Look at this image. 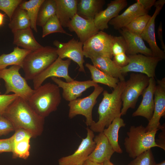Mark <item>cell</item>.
Segmentation results:
<instances>
[{
  "label": "cell",
  "mask_w": 165,
  "mask_h": 165,
  "mask_svg": "<svg viewBox=\"0 0 165 165\" xmlns=\"http://www.w3.org/2000/svg\"><path fill=\"white\" fill-rule=\"evenodd\" d=\"M21 68L20 66L15 65L0 71V78L5 82V94L13 92L28 101L34 89L29 86L26 79L20 73Z\"/></svg>",
  "instance_id": "obj_7"
},
{
  "label": "cell",
  "mask_w": 165,
  "mask_h": 165,
  "mask_svg": "<svg viewBox=\"0 0 165 165\" xmlns=\"http://www.w3.org/2000/svg\"><path fill=\"white\" fill-rule=\"evenodd\" d=\"M12 33L13 35V44L17 46L31 51H36L43 47L35 38L30 27Z\"/></svg>",
  "instance_id": "obj_24"
},
{
  "label": "cell",
  "mask_w": 165,
  "mask_h": 165,
  "mask_svg": "<svg viewBox=\"0 0 165 165\" xmlns=\"http://www.w3.org/2000/svg\"><path fill=\"white\" fill-rule=\"evenodd\" d=\"M53 44L56 47L58 57L63 59L67 58L73 61L78 65L79 72H86L83 65L85 61L83 44L81 42L73 38L66 42L55 40Z\"/></svg>",
  "instance_id": "obj_11"
},
{
  "label": "cell",
  "mask_w": 165,
  "mask_h": 165,
  "mask_svg": "<svg viewBox=\"0 0 165 165\" xmlns=\"http://www.w3.org/2000/svg\"><path fill=\"white\" fill-rule=\"evenodd\" d=\"M68 28L70 31L76 33L83 44L99 31L94 20L85 19L77 13L70 21Z\"/></svg>",
  "instance_id": "obj_17"
},
{
  "label": "cell",
  "mask_w": 165,
  "mask_h": 165,
  "mask_svg": "<svg viewBox=\"0 0 165 165\" xmlns=\"http://www.w3.org/2000/svg\"></svg>",
  "instance_id": "obj_52"
},
{
  "label": "cell",
  "mask_w": 165,
  "mask_h": 165,
  "mask_svg": "<svg viewBox=\"0 0 165 165\" xmlns=\"http://www.w3.org/2000/svg\"><path fill=\"white\" fill-rule=\"evenodd\" d=\"M101 165H114L110 161V160H106Z\"/></svg>",
  "instance_id": "obj_49"
},
{
  "label": "cell",
  "mask_w": 165,
  "mask_h": 165,
  "mask_svg": "<svg viewBox=\"0 0 165 165\" xmlns=\"http://www.w3.org/2000/svg\"><path fill=\"white\" fill-rule=\"evenodd\" d=\"M56 48L50 46L43 47L32 51L25 57L22 68L26 80H33L58 58Z\"/></svg>",
  "instance_id": "obj_5"
},
{
  "label": "cell",
  "mask_w": 165,
  "mask_h": 165,
  "mask_svg": "<svg viewBox=\"0 0 165 165\" xmlns=\"http://www.w3.org/2000/svg\"><path fill=\"white\" fill-rule=\"evenodd\" d=\"M119 30L126 43V53L127 55L140 53L146 56H153L152 51L146 46L141 36L130 32L125 28Z\"/></svg>",
  "instance_id": "obj_21"
},
{
  "label": "cell",
  "mask_w": 165,
  "mask_h": 165,
  "mask_svg": "<svg viewBox=\"0 0 165 165\" xmlns=\"http://www.w3.org/2000/svg\"><path fill=\"white\" fill-rule=\"evenodd\" d=\"M158 38L160 41L161 45L162 48L164 50V51L165 52V46L164 44L163 39L162 35V23H160L159 25L158 29Z\"/></svg>",
  "instance_id": "obj_46"
},
{
  "label": "cell",
  "mask_w": 165,
  "mask_h": 165,
  "mask_svg": "<svg viewBox=\"0 0 165 165\" xmlns=\"http://www.w3.org/2000/svg\"><path fill=\"white\" fill-rule=\"evenodd\" d=\"M55 0H44L39 9L37 25L42 27L52 16L56 15Z\"/></svg>",
  "instance_id": "obj_32"
},
{
  "label": "cell",
  "mask_w": 165,
  "mask_h": 165,
  "mask_svg": "<svg viewBox=\"0 0 165 165\" xmlns=\"http://www.w3.org/2000/svg\"><path fill=\"white\" fill-rule=\"evenodd\" d=\"M42 27V37L55 33H60L70 36L72 35L67 33L63 28L57 16L55 15L50 18Z\"/></svg>",
  "instance_id": "obj_33"
},
{
  "label": "cell",
  "mask_w": 165,
  "mask_h": 165,
  "mask_svg": "<svg viewBox=\"0 0 165 165\" xmlns=\"http://www.w3.org/2000/svg\"><path fill=\"white\" fill-rule=\"evenodd\" d=\"M93 91L89 96L82 98H77L70 101L68 117L72 119L77 115H82L86 118V124L90 126L94 122L92 117L93 108L97 102V99L104 91L103 88L97 84Z\"/></svg>",
  "instance_id": "obj_8"
},
{
  "label": "cell",
  "mask_w": 165,
  "mask_h": 165,
  "mask_svg": "<svg viewBox=\"0 0 165 165\" xmlns=\"http://www.w3.org/2000/svg\"><path fill=\"white\" fill-rule=\"evenodd\" d=\"M13 137V144L27 138H32L31 134L28 130L23 128H18L15 130Z\"/></svg>",
  "instance_id": "obj_41"
},
{
  "label": "cell",
  "mask_w": 165,
  "mask_h": 165,
  "mask_svg": "<svg viewBox=\"0 0 165 165\" xmlns=\"http://www.w3.org/2000/svg\"><path fill=\"white\" fill-rule=\"evenodd\" d=\"M93 65L102 72L120 81L125 80L121 72V68L117 65L111 58L106 57L97 56L90 59Z\"/></svg>",
  "instance_id": "obj_25"
},
{
  "label": "cell",
  "mask_w": 165,
  "mask_h": 165,
  "mask_svg": "<svg viewBox=\"0 0 165 165\" xmlns=\"http://www.w3.org/2000/svg\"><path fill=\"white\" fill-rule=\"evenodd\" d=\"M156 162L151 149L141 153L127 165H155Z\"/></svg>",
  "instance_id": "obj_36"
},
{
  "label": "cell",
  "mask_w": 165,
  "mask_h": 165,
  "mask_svg": "<svg viewBox=\"0 0 165 165\" xmlns=\"http://www.w3.org/2000/svg\"><path fill=\"white\" fill-rule=\"evenodd\" d=\"M148 12L136 1V3L130 6L121 14L112 19L108 24L114 29L119 30L125 28L136 18L148 14Z\"/></svg>",
  "instance_id": "obj_22"
},
{
  "label": "cell",
  "mask_w": 165,
  "mask_h": 165,
  "mask_svg": "<svg viewBox=\"0 0 165 165\" xmlns=\"http://www.w3.org/2000/svg\"><path fill=\"white\" fill-rule=\"evenodd\" d=\"M105 3L103 0H78L77 13L85 19L94 20L96 15L101 11Z\"/></svg>",
  "instance_id": "obj_26"
},
{
  "label": "cell",
  "mask_w": 165,
  "mask_h": 165,
  "mask_svg": "<svg viewBox=\"0 0 165 165\" xmlns=\"http://www.w3.org/2000/svg\"><path fill=\"white\" fill-rule=\"evenodd\" d=\"M15 130L14 126L9 120L3 116H0V136L6 135Z\"/></svg>",
  "instance_id": "obj_40"
},
{
  "label": "cell",
  "mask_w": 165,
  "mask_h": 165,
  "mask_svg": "<svg viewBox=\"0 0 165 165\" xmlns=\"http://www.w3.org/2000/svg\"><path fill=\"white\" fill-rule=\"evenodd\" d=\"M51 78L59 88L62 89L63 97L69 102L80 97L87 89L98 84L92 80L82 81L73 80L68 82L58 78L52 77Z\"/></svg>",
  "instance_id": "obj_16"
},
{
  "label": "cell",
  "mask_w": 165,
  "mask_h": 165,
  "mask_svg": "<svg viewBox=\"0 0 165 165\" xmlns=\"http://www.w3.org/2000/svg\"><path fill=\"white\" fill-rule=\"evenodd\" d=\"M85 66L90 72L92 80L97 83H101L114 89L120 81L118 79L107 75L93 65L87 63Z\"/></svg>",
  "instance_id": "obj_29"
},
{
  "label": "cell",
  "mask_w": 165,
  "mask_h": 165,
  "mask_svg": "<svg viewBox=\"0 0 165 165\" xmlns=\"http://www.w3.org/2000/svg\"><path fill=\"white\" fill-rule=\"evenodd\" d=\"M126 125L121 116L118 117L103 131L115 152L119 154L122 153L123 150L118 143V133L120 128L125 127Z\"/></svg>",
  "instance_id": "obj_27"
},
{
  "label": "cell",
  "mask_w": 165,
  "mask_h": 165,
  "mask_svg": "<svg viewBox=\"0 0 165 165\" xmlns=\"http://www.w3.org/2000/svg\"><path fill=\"white\" fill-rule=\"evenodd\" d=\"M165 3V0L156 1L154 6L155 11L149 20L141 36L148 44L154 57L161 59L165 58V52L158 46L155 35V22L156 18L159 14Z\"/></svg>",
  "instance_id": "obj_15"
},
{
  "label": "cell",
  "mask_w": 165,
  "mask_h": 165,
  "mask_svg": "<svg viewBox=\"0 0 165 165\" xmlns=\"http://www.w3.org/2000/svg\"><path fill=\"white\" fill-rule=\"evenodd\" d=\"M149 78L139 73H132L126 81L125 86L121 95L122 108L121 115H125L130 108H135L139 97L148 86Z\"/></svg>",
  "instance_id": "obj_6"
},
{
  "label": "cell",
  "mask_w": 165,
  "mask_h": 165,
  "mask_svg": "<svg viewBox=\"0 0 165 165\" xmlns=\"http://www.w3.org/2000/svg\"><path fill=\"white\" fill-rule=\"evenodd\" d=\"M15 94H0V116H3L9 105L17 97Z\"/></svg>",
  "instance_id": "obj_39"
},
{
  "label": "cell",
  "mask_w": 165,
  "mask_h": 165,
  "mask_svg": "<svg viewBox=\"0 0 165 165\" xmlns=\"http://www.w3.org/2000/svg\"><path fill=\"white\" fill-rule=\"evenodd\" d=\"M77 0H55L56 15L63 27H67L77 13Z\"/></svg>",
  "instance_id": "obj_23"
},
{
  "label": "cell",
  "mask_w": 165,
  "mask_h": 165,
  "mask_svg": "<svg viewBox=\"0 0 165 165\" xmlns=\"http://www.w3.org/2000/svg\"><path fill=\"white\" fill-rule=\"evenodd\" d=\"M155 165H165V161L164 160L160 163H156Z\"/></svg>",
  "instance_id": "obj_50"
},
{
  "label": "cell",
  "mask_w": 165,
  "mask_h": 165,
  "mask_svg": "<svg viewBox=\"0 0 165 165\" xmlns=\"http://www.w3.org/2000/svg\"><path fill=\"white\" fill-rule=\"evenodd\" d=\"M113 61L118 66L122 68L128 64L129 61L128 56L125 53H123L114 55Z\"/></svg>",
  "instance_id": "obj_43"
},
{
  "label": "cell",
  "mask_w": 165,
  "mask_h": 165,
  "mask_svg": "<svg viewBox=\"0 0 165 165\" xmlns=\"http://www.w3.org/2000/svg\"><path fill=\"white\" fill-rule=\"evenodd\" d=\"M151 16L148 14L138 16L124 28L133 33L141 36Z\"/></svg>",
  "instance_id": "obj_35"
},
{
  "label": "cell",
  "mask_w": 165,
  "mask_h": 165,
  "mask_svg": "<svg viewBox=\"0 0 165 165\" xmlns=\"http://www.w3.org/2000/svg\"><path fill=\"white\" fill-rule=\"evenodd\" d=\"M60 88L56 84L48 82L34 91L27 101L33 109L45 118L56 111L61 102Z\"/></svg>",
  "instance_id": "obj_3"
},
{
  "label": "cell",
  "mask_w": 165,
  "mask_h": 165,
  "mask_svg": "<svg viewBox=\"0 0 165 165\" xmlns=\"http://www.w3.org/2000/svg\"><path fill=\"white\" fill-rule=\"evenodd\" d=\"M159 129L146 131L142 125L132 126L127 132L124 145L129 156L134 159L154 147H160L156 142L155 136Z\"/></svg>",
  "instance_id": "obj_4"
},
{
  "label": "cell",
  "mask_w": 165,
  "mask_h": 165,
  "mask_svg": "<svg viewBox=\"0 0 165 165\" xmlns=\"http://www.w3.org/2000/svg\"><path fill=\"white\" fill-rule=\"evenodd\" d=\"M165 124L162 125L160 129L162 132L159 135V139H157L156 142L160 148L165 150Z\"/></svg>",
  "instance_id": "obj_44"
},
{
  "label": "cell",
  "mask_w": 165,
  "mask_h": 165,
  "mask_svg": "<svg viewBox=\"0 0 165 165\" xmlns=\"http://www.w3.org/2000/svg\"><path fill=\"white\" fill-rule=\"evenodd\" d=\"M154 94V108L152 116L145 127L146 131L160 129V120L165 115V78L157 80Z\"/></svg>",
  "instance_id": "obj_14"
},
{
  "label": "cell",
  "mask_w": 165,
  "mask_h": 165,
  "mask_svg": "<svg viewBox=\"0 0 165 165\" xmlns=\"http://www.w3.org/2000/svg\"><path fill=\"white\" fill-rule=\"evenodd\" d=\"M112 49L113 56L121 53H126L127 45L123 36H114Z\"/></svg>",
  "instance_id": "obj_38"
},
{
  "label": "cell",
  "mask_w": 165,
  "mask_h": 165,
  "mask_svg": "<svg viewBox=\"0 0 165 165\" xmlns=\"http://www.w3.org/2000/svg\"><path fill=\"white\" fill-rule=\"evenodd\" d=\"M8 27L12 32L30 27V20L26 11L18 6L13 14Z\"/></svg>",
  "instance_id": "obj_30"
},
{
  "label": "cell",
  "mask_w": 165,
  "mask_h": 165,
  "mask_svg": "<svg viewBox=\"0 0 165 165\" xmlns=\"http://www.w3.org/2000/svg\"><path fill=\"white\" fill-rule=\"evenodd\" d=\"M3 116L11 122L15 130L25 129L31 134L32 138L43 132L45 118L36 113L27 101L19 97L9 105Z\"/></svg>",
  "instance_id": "obj_1"
},
{
  "label": "cell",
  "mask_w": 165,
  "mask_h": 165,
  "mask_svg": "<svg viewBox=\"0 0 165 165\" xmlns=\"http://www.w3.org/2000/svg\"><path fill=\"white\" fill-rule=\"evenodd\" d=\"M30 139L27 138L13 144L12 152L13 159H28L30 154Z\"/></svg>",
  "instance_id": "obj_34"
},
{
  "label": "cell",
  "mask_w": 165,
  "mask_h": 165,
  "mask_svg": "<svg viewBox=\"0 0 165 165\" xmlns=\"http://www.w3.org/2000/svg\"><path fill=\"white\" fill-rule=\"evenodd\" d=\"M114 37L99 31L83 44L84 56L90 59L97 56L112 58L113 57L112 48Z\"/></svg>",
  "instance_id": "obj_9"
},
{
  "label": "cell",
  "mask_w": 165,
  "mask_h": 165,
  "mask_svg": "<svg viewBox=\"0 0 165 165\" xmlns=\"http://www.w3.org/2000/svg\"><path fill=\"white\" fill-rule=\"evenodd\" d=\"M5 14L0 12V27L4 23Z\"/></svg>",
  "instance_id": "obj_48"
},
{
  "label": "cell",
  "mask_w": 165,
  "mask_h": 165,
  "mask_svg": "<svg viewBox=\"0 0 165 165\" xmlns=\"http://www.w3.org/2000/svg\"><path fill=\"white\" fill-rule=\"evenodd\" d=\"M44 0H30L23 1L19 6L21 8L27 12L30 22V28L36 32L37 20L40 8Z\"/></svg>",
  "instance_id": "obj_31"
},
{
  "label": "cell",
  "mask_w": 165,
  "mask_h": 165,
  "mask_svg": "<svg viewBox=\"0 0 165 165\" xmlns=\"http://www.w3.org/2000/svg\"><path fill=\"white\" fill-rule=\"evenodd\" d=\"M127 5L126 0L112 1L107 5L106 8L101 10L95 16L94 21L99 31H103L108 28L109 22L119 15V13Z\"/></svg>",
  "instance_id": "obj_18"
},
{
  "label": "cell",
  "mask_w": 165,
  "mask_h": 165,
  "mask_svg": "<svg viewBox=\"0 0 165 165\" xmlns=\"http://www.w3.org/2000/svg\"><path fill=\"white\" fill-rule=\"evenodd\" d=\"M101 164L93 163L87 160L83 163L82 165H101Z\"/></svg>",
  "instance_id": "obj_47"
},
{
  "label": "cell",
  "mask_w": 165,
  "mask_h": 165,
  "mask_svg": "<svg viewBox=\"0 0 165 165\" xmlns=\"http://www.w3.org/2000/svg\"><path fill=\"white\" fill-rule=\"evenodd\" d=\"M126 81H120L111 93L103 91V98L99 104L98 113V120L94 122L90 126L94 132H103L116 117L121 116L122 105L121 95L125 86Z\"/></svg>",
  "instance_id": "obj_2"
},
{
  "label": "cell",
  "mask_w": 165,
  "mask_h": 165,
  "mask_svg": "<svg viewBox=\"0 0 165 165\" xmlns=\"http://www.w3.org/2000/svg\"><path fill=\"white\" fill-rule=\"evenodd\" d=\"M86 129V136L82 139L77 149L72 154L60 158L58 160L59 165H82L87 160L96 144L94 140L95 137L94 132L88 127Z\"/></svg>",
  "instance_id": "obj_12"
},
{
  "label": "cell",
  "mask_w": 165,
  "mask_h": 165,
  "mask_svg": "<svg viewBox=\"0 0 165 165\" xmlns=\"http://www.w3.org/2000/svg\"><path fill=\"white\" fill-rule=\"evenodd\" d=\"M127 56L129 59V63L121 69L123 75L132 72L145 74L149 78L155 77L156 66L161 59L142 54Z\"/></svg>",
  "instance_id": "obj_10"
},
{
  "label": "cell",
  "mask_w": 165,
  "mask_h": 165,
  "mask_svg": "<svg viewBox=\"0 0 165 165\" xmlns=\"http://www.w3.org/2000/svg\"><path fill=\"white\" fill-rule=\"evenodd\" d=\"M71 61L69 59L64 60L58 57L53 62L32 80L34 89L37 88L46 79L50 77L63 78L68 82L74 80L68 73Z\"/></svg>",
  "instance_id": "obj_13"
},
{
  "label": "cell",
  "mask_w": 165,
  "mask_h": 165,
  "mask_svg": "<svg viewBox=\"0 0 165 165\" xmlns=\"http://www.w3.org/2000/svg\"><path fill=\"white\" fill-rule=\"evenodd\" d=\"M156 85L154 78H149L148 85L142 94L141 101L133 113L132 117L141 116L145 118L148 121L150 120L154 110V94Z\"/></svg>",
  "instance_id": "obj_19"
},
{
  "label": "cell",
  "mask_w": 165,
  "mask_h": 165,
  "mask_svg": "<svg viewBox=\"0 0 165 165\" xmlns=\"http://www.w3.org/2000/svg\"><path fill=\"white\" fill-rule=\"evenodd\" d=\"M32 51L15 47L13 51L9 54H3L0 56V71L9 66L18 65L21 67L26 56Z\"/></svg>",
  "instance_id": "obj_28"
},
{
  "label": "cell",
  "mask_w": 165,
  "mask_h": 165,
  "mask_svg": "<svg viewBox=\"0 0 165 165\" xmlns=\"http://www.w3.org/2000/svg\"><path fill=\"white\" fill-rule=\"evenodd\" d=\"M13 146V137L0 139V153L12 152Z\"/></svg>",
  "instance_id": "obj_42"
},
{
  "label": "cell",
  "mask_w": 165,
  "mask_h": 165,
  "mask_svg": "<svg viewBox=\"0 0 165 165\" xmlns=\"http://www.w3.org/2000/svg\"><path fill=\"white\" fill-rule=\"evenodd\" d=\"M94 140L96 145L87 160L100 164L106 160H110L115 152L103 132L99 133L94 137Z\"/></svg>",
  "instance_id": "obj_20"
},
{
  "label": "cell",
  "mask_w": 165,
  "mask_h": 165,
  "mask_svg": "<svg viewBox=\"0 0 165 165\" xmlns=\"http://www.w3.org/2000/svg\"><path fill=\"white\" fill-rule=\"evenodd\" d=\"M1 85V84H0V86ZM0 94H1V92L0 91Z\"/></svg>",
  "instance_id": "obj_51"
},
{
  "label": "cell",
  "mask_w": 165,
  "mask_h": 165,
  "mask_svg": "<svg viewBox=\"0 0 165 165\" xmlns=\"http://www.w3.org/2000/svg\"><path fill=\"white\" fill-rule=\"evenodd\" d=\"M136 1L141 5L144 9L148 12L151 8L154 5L156 1V0H137Z\"/></svg>",
  "instance_id": "obj_45"
},
{
  "label": "cell",
  "mask_w": 165,
  "mask_h": 165,
  "mask_svg": "<svg viewBox=\"0 0 165 165\" xmlns=\"http://www.w3.org/2000/svg\"><path fill=\"white\" fill-rule=\"evenodd\" d=\"M22 0H0V10L4 12L10 20L13 14Z\"/></svg>",
  "instance_id": "obj_37"
}]
</instances>
